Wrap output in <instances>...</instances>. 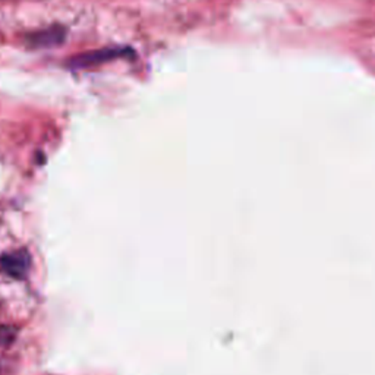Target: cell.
I'll use <instances>...</instances> for the list:
<instances>
[{
	"mask_svg": "<svg viewBox=\"0 0 375 375\" xmlns=\"http://www.w3.org/2000/svg\"><path fill=\"white\" fill-rule=\"evenodd\" d=\"M126 56H134V52H132L129 47H106L74 56L69 59L68 66L72 69H85V68H93V66L104 65L112 60H118Z\"/></svg>",
	"mask_w": 375,
	"mask_h": 375,
	"instance_id": "cell-1",
	"label": "cell"
},
{
	"mask_svg": "<svg viewBox=\"0 0 375 375\" xmlns=\"http://www.w3.org/2000/svg\"><path fill=\"white\" fill-rule=\"evenodd\" d=\"M31 266V257L27 251H13L0 257V269L8 276L15 279H24Z\"/></svg>",
	"mask_w": 375,
	"mask_h": 375,
	"instance_id": "cell-2",
	"label": "cell"
},
{
	"mask_svg": "<svg viewBox=\"0 0 375 375\" xmlns=\"http://www.w3.org/2000/svg\"><path fill=\"white\" fill-rule=\"evenodd\" d=\"M65 30L62 27H50L47 30H43L38 33H34L28 37V44L31 47H55L63 43L65 40Z\"/></svg>",
	"mask_w": 375,
	"mask_h": 375,
	"instance_id": "cell-3",
	"label": "cell"
}]
</instances>
